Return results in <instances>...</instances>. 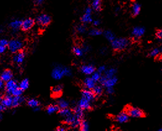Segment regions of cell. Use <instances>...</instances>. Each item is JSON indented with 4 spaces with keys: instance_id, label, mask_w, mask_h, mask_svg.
Wrapping results in <instances>:
<instances>
[{
    "instance_id": "49",
    "label": "cell",
    "mask_w": 162,
    "mask_h": 131,
    "mask_svg": "<svg viewBox=\"0 0 162 131\" xmlns=\"http://www.w3.org/2000/svg\"><path fill=\"white\" fill-rule=\"evenodd\" d=\"M6 109H7V108L5 106H4L3 104H0V110H1V111L3 112L4 111H5Z\"/></svg>"
},
{
    "instance_id": "51",
    "label": "cell",
    "mask_w": 162,
    "mask_h": 131,
    "mask_svg": "<svg viewBox=\"0 0 162 131\" xmlns=\"http://www.w3.org/2000/svg\"><path fill=\"white\" fill-rule=\"evenodd\" d=\"M33 110L34 111H36V112H38L40 110V106H38V107H36V108H33Z\"/></svg>"
},
{
    "instance_id": "16",
    "label": "cell",
    "mask_w": 162,
    "mask_h": 131,
    "mask_svg": "<svg viewBox=\"0 0 162 131\" xmlns=\"http://www.w3.org/2000/svg\"><path fill=\"white\" fill-rule=\"evenodd\" d=\"M145 33V29L142 27H134L132 31V35L135 38H141Z\"/></svg>"
},
{
    "instance_id": "21",
    "label": "cell",
    "mask_w": 162,
    "mask_h": 131,
    "mask_svg": "<svg viewBox=\"0 0 162 131\" xmlns=\"http://www.w3.org/2000/svg\"><path fill=\"white\" fill-rule=\"evenodd\" d=\"M116 73V70L115 68H110L104 72V74L102 76L103 78H109L113 77H115Z\"/></svg>"
},
{
    "instance_id": "1",
    "label": "cell",
    "mask_w": 162,
    "mask_h": 131,
    "mask_svg": "<svg viewBox=\"0 0 162 131\" xmlns=\"http://www.w3.org/2000/svg\"><path fill=\"white\" fill-rule=\"evenodd\" d=\"M129 45V42L128 39L124 38H115L111 42V46L115 51H122L125 50Z\"/></svg>"
},
{
    "instance_id": "40",
    "label": "cell",
    "mask_w": 162,
    "mask_h": 131,
    "mask_svg": "<svg viewBox=\"0 0 162 131\" xmlns=\"http://www.w3.org/2000/svg\"><path fill=\"white\" fill-rule=\"evenodd\" d=\"M9 42L6 40V39H1L0 41V46H8V47Z\"/></svg>"
},
{
    "instance_id": "25",
    "label": "cell",
    "mask_w": 162,
    "mask_h": 131,
    "mask_svg": "<svg viewBox=\"0 0 162 131\" xmlns=\"http://www.w3.org/2000/svg\"><path fill=\"white\" fill-rule=\"evenodd\" d=\"M72 52L74 55L77 56H79V57H81V56H83L84 53V51L83 50L82 48H81L79 46H74L72 48Z\"/></svg>"
},
{
    "instance_id": "41",
    "label": "cell",
    "mask_w": 162,
    "mask_h": 131,
    "mask_svg": "<svg viewBox=\"0 0 162 131\" xmlns=\"http://www.w3.org/2000/svg\"><path fill=\"white\" fill-rule=\"evenodd\" d=\"M98 72H99L100 74H103L106 71V68L105 66H100L98 68Z\"/></svg>"
},
{
    "instance_id": "53",
    "label": "cell",
    "mask_w": 162,
    "mask_h": 131,
    "mask_svg": "<svg viewBox=\"0 0 162 131\" xmlns=\"http://www.w3.org/2000/svg\"><path fill=\"white\" fill-rule=\"evenodd\" d=\"M160 51H161V53H162V47H161V50H160Z\"/></svg>"
},
{
    "instance_id": "26",
    "label": "cell",
    "mask_w": 162,
    "mask_h": 131,
    "mask_svg": "<svg viewBox=\"0 0 162 131\" xmlns=\"http://www.w3.org/2000/svg\"><path fill=\"white\" fill-rule=\"evenodd\" d=\"M101 4L102 0H93L92 3V7L95 11H100L101 10Z\"/></svg>"
},
{
    "instance_id": "14",
    "label": "cell",
    "mask_w": 162,
    "mask_h": 131,
    "mask_svg": "<svg viewBox=\"0 0 162 131\" xmlns=\"http://www.w3.org/2000/svg\"><path fill=\"white\" fill-rule=\"evenodd\" d=\"M92 103V102H90L89 100H88L87 99L82 97L81 99L80 100V101L79 102L78 106L81 107L82 109V110H88L91 107V103Z\"/></svg>"
},
{
    "instance_id": "7",
    "label": "cell",
    "mask_w": 162,
    "mask_h": 131,
    "mask_svg": "<svg viewBox=\"0 0 162 131\" xmlns=\"http://www.w3.org/2000/svg\"><path fill=\"white\" fill-rule=\"evenodd\" d=\"M92 9L90 7L87 8L85 10V12L84 15L82 16L81 18V21L84 24H88L92 23Z\"/></svg>"
},
{
    "instance_id": "38",
    "label": "cell",
    "mask_w": 162,
    "mask_h": 131,
    "mask_svg": "<svg viewBox=\"0 0 162 131\" xmlns=\"http://www.w3.org/2000/svg\"><path fill=\"white\" fill-rule=\"evenodd\" d=\"M160 51L159 50V49L154 48L150 51L149 55L150 56H152V57H156V56H157L160 54Z\"/></svg>"
},
{
    "instance_id": "12",
    "label": "cell",
    "mask_w": 162,
    "mask_h": 131,
    "mask_svg": "<svg viewBox=\"0 0 162 131\" xmlns=\"http://www.w3.org/2000/svg\"><path fill=\"white\" fill-rule=\"evenodd\" d=\"M129 115L126 111L121 112L116 116V121L118 122V123L121 124L127 123V122L129 121Z\"/></svg>"
},
{
    "instance_id": "35",
    "label": "cell",
    "mask_w": 162,
    "mask_h": 131,
    "mask_svg": "<svg viewBox=\"0 0 162 131\" xmlns=\"http://www.w3.org/2000/svg\"><path fill=\"white\" fill-rule=\"evenodd\" d=\"M76 30H77V32L79 33L83 34V33H84L86 32L87 28H86L85 25L81 24V25H79L77 26Z\"/></svg>"
},
{
    "instance_id": "36",
    "label": "cell",
    "mask_w": 162,
    "mask_h": 131,
    "mask_svg": "<svg viewBox=\"0 0 162 131\" xmlns=\"http://www.w3.org/2000/svg\"><path fill=\"white\" fill-rule=\"evenodd\" d=\"M102 76V74H100L99 72L97 71V72H94L92 74L91 77L95 82H98L101 79Z\"/></svg>"
},
{
    "instance_id": "43",
    "label": "cell",
    "mask_w": 162,
    "mask_h": 131,
    "mask_svg": "<svg viewBox=\"0 0 162 131\" xmlns=\"http://www.w3.org/2000/svg\"><path fill=\"white\" fill-rule=\"evenodd\" d=\"M82 49L85 53H87V52H89L90 51V46L87 45H84L82 46Z\"/></svg>"
},
{
    "instance_id": "20",
    "label": "cell",
    "mask_w": 162,
    "mask_h": 131,
    "mask_svg": "<svg viewBox=\"0 0 162 131\" xmlns=\"http://www.w3.org/2000/svg\"><path fill=\"white\" fill-rule=\"evenodd\" d=\"M24 98L22 96H17V97H13L12 108H16L19 106L21 103L24 102Z\"/></svg>"
},
{
    "instance_id": "45",
    "label": "cell",
    "mask_w": 162,
    "mask_h": 131,
    "mask_svg": "<svg viewBox=\"0 0 162 131\" xmlns=\"http://www.w3.org/2000/svg\"><path fill=\"white\" fill-rule=\"evenodd\" d=\"M45 0H33V2L36 5H40Z\"/></svg>"
},
{
    "instance_id": "31",
    "label": "cell",
    "mask_w": 162,
    "mask_h": 131,
    "mask_svg": "<svg viewBox=\"0 0 162 131\" xmlns=\"http://www.w3.org/2000/svg\"><path fill=\"white\" fill-rule=\"evenodd\" d=\"M58 106H59V109L66 108L69 106V103L64 99H60L58 102Z\"/></svg>"
},
{
    "instance_id": "48",
    "label": "cell",
    "mask_w": 162,
    "mask_h": 131,
    "mask_svg": "<svg viewBox=\"0 0 162 131\" xmlns=\"http://www.w3.org/2000/svg\"><path fill=\"white\" fill-rule=\"evenodd\" d=\"M5 84H6V82H4L2 80L0 81V88H1V89H3V88L5 87Z\"/></svg>"
},
{
    "instance_id": "34",
    "label": "cell",
    "mask_w": 162,
    "mask_h": 131,
    "mask_svg": "<svg viewBox=\"0 0 162 131\" xmlns=\"http://www.w3.org/2000/svg\"><path fill=\"white\" fill-rule=\"evenodd\" d=\"M102 34V31L101 30L98 29H92L90 30L89 32V35L91 36L96 37V36H99L100 35Z\"/></svg>"
},
{
    "instance_id": "28",
    "label": "cell",
    "mask_w": 162,
    "mask_h": 131,
    "mask_svg": "<svg viewBox=\"0 0 162 131\" xmlns=\"http://www.w3.org/2000/svg\"><path fill=\"white\" fill-rule=\"evenodd\" d=\"M27 104L28 106L30 108H32L33 109L40 106V103L37 100L34 99V98H30L27 101Z\"/></svg>"
},
{
    "instance_id": "11",
    "label": "cell",
    "mask_w": 162,
    "mask_h": 131,
    "mask_svg": "<svg viewBox=\"0 0 162 131\" xmlns=\"http://www.w3.org/2000/svg\"><path fill=\"white\" fill-rule=\"evenodd\" d=\"M13 100V96L8 94L1 98V104L5 106L7 108L12 107Z\"/></svg>"
},
{
    "instance_id": "17",
    "label": "cell",
    "mask_w": 162,
    "mask_h": 131,
    "mask_svg": "<svg viewBox=\"0 0 162 131\" xmlns=\"http://www.w3.org/2000/svg\"><path fill=\"white\" fill-rule=\"evenodd\" d=\"M13 74L12 71L10 69H6L1 74V80L6 82L9 81L12 79Z\"/></svg>"
},
{
    "instance_id": "42",
    "label": "cell",
    "mask_w": 162,
    "mask_h": 131,
    "mask_svg": "<svg viewBox=\"0 0 162 131\" xmlns=\"http://www.w3.org/2000/svg\"><path fill=\"white\" fill-rule=\"evenodd\" d=\"M157 37L159 39H162V29L159 30L156 33Z\"/></svg>"
},
{
    "instance_id": "32",
    "label": "cell",
    "mask_w": 162,
    "mask_h": 131,
    "mask_svg": "<svg viewBox=\"0 0 162 131\" xmlns=\"http://www.w3.org/2000/svg\"><path fill=\"white\" fill-rule=\"evenodd\" d=\"M79 129L82 131H87L89 129V125L86 121L82 120L81 123L79 126Z\"/></svg>"
},
{
    "instance_id": "24",
    "label": "cell",
    "mask_w": 162,
    "mask_h": 131,
    "mask_svg": "<svg viewBox=\"0 0 162 131\" xmlns=\"http://www.w3.org/2000/svg\"><path fill=\"white\" fill-rule=\"evenodd\" d=\"M59 114L61 116H62L63 117H66L70 115H71L72 114V112L71 111V110H70L69 109H68V108H63V109H60L59 110Z\"/></svg>"
},
{
    "instance_id": "10",
    "label": "cell",
    "mask_w": 162,
    "mask_h": 131,
    "mask_svg": "<svg viewBox=\"0 0 162 131\" xmlns=\"http://www.w3.org/2000/svg\"><path fill=\"white\" fill-rule=\"evenodd\" d=\"M25 55L23 51H19L15 53V55L13 56V61H14L17 64H21L23 63L25 59Z\"/></svg>"
},
{
    "instance_id": "46",
    "label": "cell",
    "mask_w": 162,
    "mask_h": 131,
    "mask_svg": "<svg viewBox=\"0 0 162 131\" xmlns=\"http://www.w3.org/2000/svg\"><path fill=\"white\" fill-rule=\"evenodd\" d=\"M8 46H0V53H4L6 51Z\"/></svg>"
},
{
    "instance_id": "2",
    "label": "cell",
    "mask_w": 162,
    "mask_h": 131,
    "mask_svg": "<svg viewBox=\"0 0 162 131\" xmlns=\"http://www.w3.org/2000/svg\"><path fill=\"white\" fill-rule=\"evenodd\" d=\"M23 47V43L18 39H12L9 42L8 49L12 53L21 51Z\"/></svg>"
},
{
    "instance_id": "3",
    "label": "cell",
    "mask_w": 162,
    "mask_h": 131,
    "mask_svg": "<svg viewBox=\"0 0 162 131\" xmlns=\"http://www.w3.org/2000/svg\"><path fill=\"white\" fill-rule=\"evenodd\" d=\"M126 112L128 113L129 116L134 118H140L144 116V112L138 108L129 106L126 109Z\"/></svg>"
},
{
    "instance_id": "23",
    "label": "cell",
    "mask_w": 162,
    "mask_h": 131,
    "mask_svg": "<svg viewBox=\"0 0 162 131\" xmlns=\"http://www.w3.org/2000/svg\"><path fill=\"white\" fill-rule=\"evenodd\" d=\"M59 110L60 109L58 106V104L57 105H55V104H50V105L47 107L46 112L49 115H52L55 113L59 111Z\"/></svg>"
},
{
    "instance_id": "13",
    "label": "cell",
    "mask_w": 162,
    "mask_h": 131,
    "mask_svg": "<svg viewBox=\"0 0 162 131\" xmlns=\"http://www.w3.org/2000/svg\"><path fill=\"white\" fill-rule=\"evenodd\" d=\"M81 71L85 75H92L95 72V67L92 64L82 65L81 67Z\"/></svg>"
},
{
    "instance_id": "27",
    "label": "cell",
    "mask_w": 162,
    "mask_h": 131,
    "mask_svg": "<svg viewBox=\"0 0 162 131\" xmlns=\"http://www.w3.org/2000/svg\"><path fill=\"white\" fill-rule=\"evenodd\" d=\"M19 88L23 91L27 90L29 87V80L27 79V78H24V79H23L19 83Z\"/></svg>"
},
{
    "instance_id": "9",
    "label": "cell",
    "mask_w": 162,
    "mask_h": 131,
    "mask_svg": "<svg viewBox=\"0 0 162 131\" xmlns=\"http://www.w3.org/2000/svg\"><path fill=\"white\" fill-rule=\"evenodd\" d=\"M35 21L32 18H27L25 19L23 21V24H22L21 29L24 31H28V30L31 29L34 25Z\"/></svg>"
},
{
    "instance_id": "22",
    "label": "cell",
    "mask_w": 162,
    "mask_h": 131,
    "mask_svg": "<svg viewBox=\"0 0 162 131\" xmlns=\"http://www.w3.org/2000/svg\"><path fill=\"white\" fill-rule=\"evenodd\" d=\"M62 90H63L62 86L60 85H56L51 90L52 94H53L54 97H58L61 95V93H62Z\"/></svg>"
},
{
    "instance_id": "29",
    "label": "cell",
    "mask_w": 162,
    "mask_h": 131,
    "mask_svg": "<svg viewBox=\"0 0 162 131\" xmlns=\"http://www.w3.org/2000/svg\"><path fill=\"white\" fill-rule=\"evenodd\" d=\"M141 11V5L139 3H134L132 7V13L134 16H137Z\"/></svg>"
},
{
    "instance_id": "30",
    "label": "cell",
    "mask_w": 162,
    "mask_h": 131,
    "mask_svg": "<svg viewBox=\"0 0 162 131\" xmlns=\"http://www.w3.org/2000/svg\"><path fill=\"white\" fill-rule=\"evenodd\" d=\"M104 36L109 42H111L115 39V35H114V33L112 32L109 31V30H107V31L105 32Z\"/></svg>"
},
{
    "instance_id": "33",
    "label": "cell",
    "mask_w": 162,
    "mask_h": 131,
    "mask_svg": "<svg viewBox=\"0 0 162 131\" xmlns=\"http://www.w3.org/2000/svg\"><path fill=\"white\" fill-rule=\"evenodd\" d=\"M92 91L95 96H99L102 95L103 93V88L102 86L95 85L94 88L92 89Z\"/></svg>"
},
{
    "instance_id": "39",
    "label": "cell",
    "mask_w": 162,
    "mask_h": 131,
    "mask_svg": "<svg viewBox=\"0 0 162 131\" xmlns=\"http://www.w3.org/2000/svg\"><path fill=\"white\" fill-rule=\"evenodd\" d=\"M64 76H65L69 77V76H71L72 71H71V70L69 68L64 67Z\"/></svg>"
},
{
    "instance_id": "50",
    "label": "cell",
    "mask_w": 162,
    "mask_h": 131,
    "mask_svg": "<svg viewBox=\"0 0 162 131\" xmlns=\"http://www.w3.org/2000/svg\"><path fill=\"white\" fill-rule=\"evenodd\" d=\"M65 130H66V128H64L63 127H61V126H59V127H58L56 129L57 131H64Z\"/></svg>"
},
{
    "instance_id": "4",
    "label": "cell",
    "mask_w": 162,
    "mask_h": 131,
    "mask_svg": "<svg viewBox=\"0 0 162 131\" xmlns=\"http://www.w3.org/2000/svg\"><path fill=\"white\" fill-rule=\"evenodd\" d=\"M36 22L39 26L45 27L51 23V17L48 14H42L37 17Z\"/></svg>"
},
{
    "instance_id": "44",
    "label": "cell",
    "mask_w": 162,
    "mask_h": 131,
    "mask_svg": "<svg viewBox=\"0 0 162 131\" xmlns=\"http://www.w3.org/2000/svg\"><path fill=\"white\" fill-rule=\"evenodd\" d=\"M107 93L109 95L113 94L114 93L113 87H108V88H107Z\"/></svg>"
},
{
    "instance_id": "19",
    "label": "cell",
    "mask_w": 162,
    "mask_h": 131,
    "mask_svg": "<svg viewBox=\"0 0 162 131\" xmlns=\"http://www.w3.org/2000/svg\"><path fill=\"white\" fill-rule=\"evenodd\" d=\"M95 81L91 77H87L84 81V84L85 89L92 90L95 86Z\"/></svg>"
},
{
    "instance_id": "47",
    "label": "cell",
    "mask_w": 162,
    "mask_h": 131,
    "mask_svg": "<svg viewBox=\"0 0 162 131\" xmlns=\"http://www.w3.org/2000/svg\"><path fill=\"white\" fill-rule=\"evenodd\" d=\"M92 24H93V25H94V26H98V25H100V20H97V19L93 20Z\"/></svg>"
},
{
    "instance_id": "52",
    "label": "cell",
    "mask_w": 162,
    "mask_h": 131,
    "mask_svg": "<svg viewBox=\"0 0 162 131\" xmlns=\"http://www.w3.org/2000/svg\"><path fill=\"white\" fill-rule=\"evenodd\" d=\"M159 130V131H162V128H160Z\"/></svg>"
},
{
    "instance_id": "8",
    "label": "cell",
    "mask_w": 162,
    "mask_h": 131,
    "mask_svg": "<svg viewBox=\"0 0 162 131\" xmlns=\"http://www.w3.org/2000/svg\"><path fill=\"white\" fill-rule=\"evenodd\" d=\"M17 87H19V85L17 84V82L14 80L11 79L6 82L4 89H5L7 93L11 95L12 91L16 89Z\"/></svg>"
},
{
    "instance_id": "37",
    "label": "cell",
    "mask_w": 162,
    "mask_h": 131,
    "mask_svg": "<svg viewBox=\"0 0 162 131\" xmlns=\"http://www.w3.org/2000/svg\"><path fill=\"white\" fill-rule=\"evenodd\" d=\"M23 90H22L19 87L12 91V92L11 94V95L13 96V97H17V96H21L22 95V93H23Z\"/></svg>"
},
{
    "instance_id": "6",
    "label": "cell",
    "mask_w": 162,
    "mask_h": 131,
    "mask_svg": "<svg viewBox=\"0 0 162 131\" xmlns=\"http://www.w3.org/2000/svg\"><path fill=\"white\" fill-rule=\"evenodd\" d=\"M100 82L101 83V84L103 87H105L106 88H108V87H113L117 84L118 78L116 76L109 78H103L101 77V79L100 80Z\"/></svg>"
},
{
    "instance_id": "15",
    "label": "cell",
    "mask_w": 162,
    "mask_h": 131,
    "mask_svg": "<svg viewBox=\"0 0 162 131\" xmlns=\"http://www.w3.org/2000/svg\"><path fill=\"white\" fill-rule=\"evenodd\" d=\"M95 96V95L93 92V91L90 89H85V90H83L82 92V97L89 100L91 102H92L94 100Z\"/></svg>"
},
{
    "instance_id": "18",
    "label": "cell",
    "mask_w": 162,
    "mask_h": 131,
    "mask_svg": "<svg viewBox=\"0 0 162 131\" xmlns=\"http://www.w3.org/2000/svg\"><path fill=\"white\" fill-rule=\"evenodd\" d=\"M22 24H23V21L19 19H16L11 21L9 25H10V27L13 31L16 32L21 28Z\"/></svg>"
},
{
    "instance_id": "5",
    "label": "cell",
    "mask_w": 162,
    "mask_h": 131,
    "mask_svg": "<svg viewBox=\"0 0 162 131\" xmlns=\"http://www.w3.org/2000/svg\"><path fill=\"white\" fill-rule=\"evenodd\" d=\"M64 67H61L60 66H57L55 67L52 71L51 76L55 80H60L64 76Z\"/></svg>"
}]
</instances>
